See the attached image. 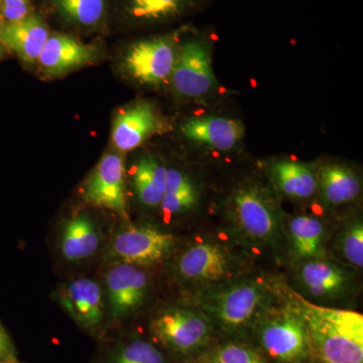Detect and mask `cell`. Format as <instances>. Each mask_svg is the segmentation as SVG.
Segmentation results:
<instances>
[{"instance_id":"1","label":"cell","mask_w":363,"mask_h":363,"mask_svg":"<svg viewBox=\"0 0 363 363\" xmlns=\"http://www.w3.org/2000/svg\"><path fill=\"white\" fill-rule=\"evenodd\" d=\"M310 347L325 363H362L363 316L350 310L329 309L302 302Z\"/></svg>"},{"instance_id":"2","label":"cell","mask_w":363,"mask_h":363,"mask_svg":"<svg viewBox=\"0 0 363 363\" xmlns=\"http://www.w3.org/2000/svg\"><path fill=\"white\" fill-rule=\"evenodd\" d=\"M213 38L207 30L188 26L182 35L169 83L177 97L201 101L218 89L213 68Z\"/></svg>"},{"instance_id":"3","label":"cell","mask_w":363,"mask_h":363,"mask_svg":"<svg viewBox=\"0 0 363 363\" xmlns=\"http://www.w3.org/2000/svg\"><path fill=\"white\" fill-rule=\"evenodd\" d=\"M154 35L133 43L124 52L123 69L138 85L159 88L169 84L182 35L187 30Z\"/></svg>"},{"instance_id":"4","label":"cell","mask_w":363,"mask_h":363,"mask_svg":"<svg viewBox=\"0 0 363 363\" xmlns=\"http://www.w3.org/2000/svg\"><path fill=\"white\" fill-rule=\"evenodd\" d=\"M228 211L248 238L272 242L279 233V212L271 190L259 182H245L229 196Z\"/></svg>"},{"instance_id":"5","label":"cell","mask_w":363,"mask_h":363,"mask_svg":"<svg viewBox=\"0 0 363 363\" xmlns=\"http://www.w3.org/2000/svg\"><path fill=\"white\" fill-rule=\"evenodd\" d=\"M152 331L169 350L190 353L208 342L211 325L201 313L174 308L162 312L152 322Z\"/></svg>"},{"instance_id":"6","label":"cell","mask_w":363,"mask_h":363,"mask_svg":"<svg viewBox=\"0 0 363 363\" xmlns=\"http://www.w3.org/2000/svg\"><path fill=\"white\" fill-rule=\"evenodd\" d=\"M175 236L149 226H128L117 231L111 245L112 259L118 262L147 266L169 255Z\"/></svg>"},{"instance_id":"7","label":"cell","mask_w":363,"mask_h":363,"mask_svg":"<svg viewBox=\"0 0 363 363\" xmlns=\"http://www.w3.org/2000/svg\"><path fill=\"white\" fill-rule=\"evenodd\" d=\"M264 351L283 363L300 362L309 350V339L300 313L284 311L267 319L259 331Z\"/></svg>"},{"instance_id":"8","label":"cell","mask_w":363,"mask_h":363,"mask_svg":"<svg viewBox=\"0 0 363 363\" xmlns=\"http://www.w3.org/2000/svg\"><path fill=\"white\" fill-rule=\"evenodd\" d=\"M124 162L121 155L108 152L101 157L83 187V197L93 206L128 217Z\"/></svg>"},{"instance_id":"9","label":"cell","mask_w":363,"mask_h":363,"mask_svg":"<svg viewBox=\"0 0 363 363\" xmlns=\"http://www.w3.org/2000/svg\"><path fill=\"white\" fill-rule=\"evenodd\" d=\"M180 131L196 147L219 152L238 149L245 138V126L240 121L216 114L189 117L181 124Z\"/></svg>"},{"instance_id":"10","label":"cell","mask_w":363,"mask_h":363,"mask_svg":"<svg viewBox=\"0 0 363 363\" xmlns=\"http://www.w3.org/2000/svg\"><path fill=\"white\" fill-rule=\"evenodd\" d=\"M214 0H124L123 16L133 28H157L202 13Z\"/></svg>"},{"instance_id":"11","label":"cell","mask_w":363,"mask_h":363,"mask_svg":"<svg viewBox=\"0 0 363 363\" xmlns=\"http://www.w3.org/2000/svg\"><path fill=\"white\" fill-rule=\"evenodd\" d=\"M264 301L266 292L262 286L255 283H241L210 298L207 309L227 328H240L252 321Z\"/></svg>"},{"instance_id":"12","label":"cell","mask_w":363,"mask_h":363,"mask_svg":"<svg viewBox=\"0 0 363 363\" xmlns=\"http://www.w3.org/2000/svg\"><path fill=\"white\" fill-rule=\"evenodd\" d=\"M164 128V121L156 106L149 101H138L114 118L112 143L119 152H130Z\"/></svg>"},{"instance_id":"13","label":"cell","mask_w":363,"mask_h":363,"mask_svg":"<svg viewBox=\"0 0 363 363\" xmlns=\"http://www.w3.org/2000/svg\"><path fill=\"white\" fill-rule=\"evenodd\" d=\"M147 277L138 266L116 262L105 276L112 317L123 318L143 304L147 291Z\"/></svg>"},{"instance_id":"14","label":"cell","mask_w":363,"mask_h":363,"mask_svg":"<svg viewBox=\"0 0 363 363\" xmlns=\"http://www.w3.org/2000/svg\"><path fill=\"white\" fill-rule=\"evenodd\" d=\"M95 59L96 52L92 47L70 35L57 33L48 38L38 63L48 77H58L88 65Z\"/></svg>"},{"instance_id":"15","label":"cell","mask_w":363,"mask_h":363,"mask_svg":"<svg viewBox=\"0 0 363 363\" xmlns=\"http://www.w3.org/2000/svg\"><path fill=\"white\" fill-rule=\"evenodd\" d=\"M58 298L62 307L83 327L97 326L104 318L102 291L93 279H73L59 291Z\"/></svg>"},{"instance_id":"16","label":"cell","mask_w":363,"mask_h":363,"mask_svg":"<svg viewBox=\"0 0 363 363\" xmlns=\"http://www.w3.org/2000/svg\"><path fill=\"white\" fill-rule=\"evenodd\" d=\"M49 38V30L40 16H28L0 28V42L9 48L23 63H37L43 48Z\"/></svg>"},{"instance_id":"17","label":"cell","mask_w":363,"mask_h":363,"mask_svg":"<svg viewBox=\"0 0 363 363\" xmlns=\"http://www.w3.org/2000/svg\"><path fill=\"white\" fill-rule=\"evenodd\" d=\"M229 267L228 257L219 245L199 243L182 255L177 269L182 278L208 283L224 278Z\"/></svg>"},{"instance_id":"18","label":"cell","mask_w":363,"mask_h":363,"mask_svg":"<svg viewBox=\"0 0 363 363\" xmlns=\"http://www.w3.org/2000/svg\"><path fill=\"white\" fill-rule=\"evenodd\" d=\"M272 180L281 194L292 199H309L318 190V172L310 164L279 160L269 166Z\"/></svg>"},{"instance_id":"19","label":"cell","mask_w":363,"mask_h":363,"mask_svg":"<svg viewBox=\"0 0 363 363\" xmlns=\"http://www.w3.org/2000/svg\"><path fill=\"white\" fill-rule=\"evenodd\" d=\"M100 245L96 223L86 214L75 215L64 223L60 250L68 262H80L92 257Z\"/></svg>"},{"instance_id":"20","label":"cell","mask_w":363,"mask_h":363,"mask_svg":"<svg viewBox=\"0 0 363 363\" xmlns=\"http://www.w3.org/2000/svg\"><path fill=\"white\" fill-rule=\"evenodd\" d=\"M318 189L327 204H346L362 193V179L351 167L340 162L324 164L318 172Z\"/></svg>"},{"instance_id":"21","label":"cell","mask_w":363,"mask_h":363,"mask_svg":"<svg viewBox=\"0 0 363 363\" xmlns=\"http://www.w3.org/2000/svg\"><path fill=\"white\" fill-rule=\"evenodd\" d=\"M301 283L315 297L337 295L345 288L347 277L342 269L326 260L308 259L300 269Z\"/></svg>"},{"instance_id":"22","label":"cell","mask_w":363,"mask_h":363,"mask_svg":"<svg viewBox=\"0 0 363 363\" xmlns=\"http://www.w3.org/2000/svg\"><path fill=\"white\" fill-rule=\"evenodd\" d=\"M167 173L168 169L156 157H142L133 173V188L138 201L147 207L160 206L166 191Z\"/></svg>"},{"instance_id":"23","label":"cell","mask_w":363,"mask_h":363,"mask_svg":"<svg viewBox=\"0 0 363 363\" xmlns=\"http://www.w3.org/2000/svg\"><path fill=\"white\" fill-rule=\"evenodd\" d=\"M197 202V186L190 176L179 169H168L166 191L160 205L164 218L184 213L192 209Z\"/></svg>"},{"instance_id":"24","label":"cell","mask_w":363,"mask_h":363,"mask_svg":"<svg viewBox=\"0 0 363 363\" xmlns=\"http://www.w3.org/2000/svg\"><path fill=\"white\" fill-rule=\"evenodd\" d=\"M290 236L294 253L298 259H317L322 253L324 227L311 215L294 217L290 222Z\"/></svg>"},{"instance_id":"25","label":"cell","mask_w":363,"mask_h":363,"mask_svg":"<svg viewBox=\"0 0 363 363\" xmlns=\"http://www.w3.org/2000/svg\"><path fill=\"white\" fill-rule=\"evenodd\" d=\"M58 13L69 23L92 28L104 18L106 0H52Z\"/></svg>"},{"instance_id":"26","label":"cell","mask_w":363,"mask_h":363,"mask_svg":"<svg viewBox=\"0 0 363 363\" xmlns=\"http://www.w3.org/2000/svg\"><path fill=\"white\" fill-rule=\"evenodd\" d=\"M111 363H166V359L156 346L147 341L135 340L117 351Z\"/></svg>"},{"instance_id":"27","label":"cell","mask_w":363,"mask_h":363,"mask_svg":"<svg viewBox=\"0 0 363 363\" xmlns=\"http://www.w3.org/2000/svg\"><path fill=\"white\" fill-rule=\"evenodd\" d=\"M340 250L350 264L363 266V224L359 219L350 222L340 238Z\"/></svg>"},{"instance_id":"28","label":"cell","mask_w":363,"mask_h":363,"mask_svg":"<svg viewBox=\"0 0 363 363\" xmlns=\"http://www.w3.org/2000/svg\"><path fill=\"white\" fill-rule=\"evenodd\" d=\"M211 363H266L259 352L240 343H226L214 351Z\"/></svg>"},{"instance_id":"29","label":"cell","mask_w":363,"mask_h":363,"mask_svg":"<svg viewBox=\"0 0 363 363\" xmlns=\"http://www.w3.org/2000/svg\"><path fill=\"white\" fill-rule=\"evenodd\" d=\"M30 7V0H0V11L6 23H14L26 18Z\"/></svg>"},{"instance_id":"30","label":"cell","mask_w":363,"mask_h":363,"mask_svg":"<svg viewBox=\"0 0 363 363\" xmlns=\"http://www.w3.org/2000/svg\"><path fill=\"white\" fill-rule=\"evenodd\" d=\"M13 346L6 329L0 324V359L6 360L13 357Z\"/></svg>"},{"instance_id":"31","label":"cell","mask_w":363,"mask_h":363,"mask_svg":"<svg viewBox=\"0 0 363 363\" xmlns=\"http://www.w3.org/2000/svg\"><path fill=\"white\" fill-rule=\"evenodd\" d=\"M2 56H4V45L0 42V59L2 58Z\"/></svg>"},{"instance_id":"32","label":"cell","mask_w":363,"mask_h":363,"mask_svg":"<svg viewBox=\"0 0 363 363\" xmlns=\"http://www.w3.org/2000/svg\"><path fill=\"white\" fill-rule=\"evenodd\" d=\"M0 363H7V362H4V360L0 359Z\"/></svg>"}]
</instances>
